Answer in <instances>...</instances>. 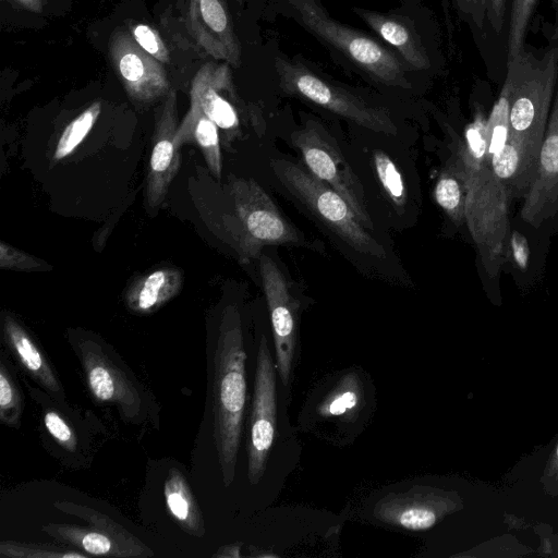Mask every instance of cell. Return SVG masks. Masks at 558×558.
<instances>
[{"label": "cell", "instance_id": "obj_1", "mask_svg": "<svg viewBox=\"0 0 558 558\" xmlns=\"http://www.w3.org/2000/svg\"><path fill=\"white\" fill-rule=\"evenodd\" d=\"M283 13L373 83L401 90L413 88V70L379 39L333 19L320 0H282Z\"/></svg>", "mask_w": 558, "mask_h": 558}, {"label": "cell", "instance_id": "obj_2", "mask_svg": "<svg viewBox=\"0 0 558 558\" xmlns=\"http://www.w3.org/2000/svg\"><path fill=\"white\" fill-rule=\"evenodd\" d=\"M245 360L240 313L225 307L213 360L214 440L223 485L235 475L242 421L246 401Z\"/></svg>", "mask_w": 558, "mask_h": 558}, {"label": "cell", "instance_id": "obj_3", "mask_svg": "<svg viewBox=\"0 0 558 558\" xmlns=\"http://www.w3.org/2000/svg\"><path fill=\"white\" fill-rule=\"evenodd\" d=\"M506 74L512 90L505 142L513 144L536 171L558 85V48L548 46L541 57L524 50L507 61Z\"/></svg>", "mask_w": 558, "mask_h": 558}, {"label": "cell", "instance_id": "obj_4", "mask_svg": "<svg viewBox=\"0 0 558 558\" xmlns=\"http://www.w3.org/2000/svg\"><path fill=\"white\" fill-rule=\"evenodd\" d=\"M275 72L279 88L376 133L396 135L390 110L333 81L300 57L278 54Z\"/></svg>", "mask_w": 558, "mask_h": 558}, {"label": "cell", "instance_id": "obj_5", "mask_svg": "<svg viewBox=\"0 0 558 558\" xmlns=\"http://www.w3.org/2000/svg\"><path fill=\"white\" fill-rule=\"evenodd\" d=\"M456 161L465 183L464 220L487 270H498L508 232V193L490 168L489 159L458 150Z\"/></svg>", "mask_w": 558, "mask_h": 558}, {"label": "cell", "instance_id": "obj_6", "mask_svg": "<svg viewBox=\"0 0 558 558\" xmlns=\"http://www.w3.org/2000/svg\"><path fill=\"white\" fill-rule=\"evenodd\" d=\"M271 167L284 187L351 248L366 256L386 257L383 244L371 235L350 205L329 185L286 159L271 161Z\"/></svg>", "mask_w": 558, "mask_h": 558}, {"label": "cell", "instance_id": "obj_7", "mask_svg": "<svg viewBox=\"0 0 558 558\" xmlns=\"http://www.w3.org/2000/svg\"><path fill=\"white\" fill-rule=\"evenodd\" d=\"M228 190L241 230L238 256L242 264L259 257L265 245L306 243L257 182L230 174Z\"/></svg>", "mask_w": 558, "mask_h": 558}, {"label": "cell", "instance_id": "obj_8", "mask_svg": "<svg viewBox=\"0 0 558 558\" xmlns=\"http://www.w3.org/2000/svg\"><path fill=\"white\" fill-rule=\"evenodd\" d=\"M59 511L85 521L86 525L49 523L41 530L59 543L88 556L151 557L154 551L121 524L102 512L68 500H56Z\"/></svg>", "mask_w": 558, "mask_h": 558}, {"label": "cell", "instance_id": "obj_9", "mask_svg": "<svg viewBox=\"0 0 558 558\" xmlns=\"http://www.w3.org/2000/svg\"><path fill=\"white\" fill-rule=\"evenodd\" d=\"M308 172L335 190L352 208L366 229H374L365 203L363 185L343 158L331 135L317 121L308 119L291 134Z\"/></svg>", "mask_w": 558, "mask_h": 558}, {"label": "cell", "instance_id": "obj_10", "mask_svg": "<svg viewBox=\"0 0 558 558\" xmlns=\"http://www.w3.org/2000/svg\"><path fill=\"white\" fill-rule=\"evenodd\" d=\"M276 373L266 338L259 342L254 396L247 440V476L251 484L262 478L276 433Z\"/></svg>", "mask_w": 558, "mask_h": 558}, {"label": "cell", "instance_id": "obj_11", "mask_svg": "<svg viewBox=\"0 0 558 558\" xmlns=\"http://www.w3.org/2000/svg\"><path fill=\"white\" fill-rule=\"evenodd\" d=\"M109 57L128 96L147 104L163 98L170 90L160 61L147 53L125 31H116L109 40Z\"/></svg>", "mask_w": 558, "mask_h": 558}, {"label": "cell", "instance_id": "obj_12", "mask_svg": "<svg viewBox=\"0 0 558 558\" xmlns=\"http://www.w3.org/2000/svg\"><path fill=\"white\" fill-rule=\"evenodd\" d=\"M351 10L379 39L395 49L413 71L430 73L436 69L432 41L425 36L416 17L405 8L388 12L363 7H352Z\"/></svg>", "mask_w": 558, "mask_h": 558}, {"label": "cell", "instance_id": "obj_13", "mask_svg": "<svg viewBox=\"0 0 558 558\" xmlns=\"http://www.w3.org/2000/svg\"><path fill=\"white\" fill-rule=\"evenodd\" d=\"M87 388L98 403L114 404L126 420L140 414L142 398L136 386L94 340L78 343Z\"/></svg>", "mask_w": 558, "mask_h": 558}, {"label": "cell", "instance_id": "obj_14", "mask_svg": "<svg viewBox=\"0 0 558 558\" xmlns=\"http://www.w3.org/2000/svg\"><path fill=\"white\" fill-rule=\"evenodd\" d=\"M259 271L271 319L277 368L282 384L288 385L296 342L298 302L282 271L269 256H259Z\"/></svg>", "mask_w": 558, "mask_h": 558}, {"label": "cell", "instance_id": "obj_15", "mask_svg": "<svg viewBox=\"0 0 558 558\" xmlns=\"http://www.w3.org/2000/svg\"><path fill=\"white\" fill-rule=\"evenodd\" d=\"M178 123L177 92L170 88L155 113L151 151L146 183V204L158 210L181 166V155L174 144Z\"/></svg>", "mask_w": 558, "mask_h": 558}, {"label": "cell", "instance_id": "obj_16", "mask_svg": "<svg viewBox=\"0 0 558 558\" xmlns=\"http://www.w3.org/2000/svg\"><path fill=\"white\" fill-rule=\"evenodd\" d=\"M190 99L223 132L226 143L240 135L241 99L228 62L205 63L193 77Z\"/></svg>", "mask_w": 558, "mask_h": 558}, {"label": "cell", "instance_id": "obj_17", "mask_svg": "<svg viewBox=\"0 0 558 558\" xmlns=\"http://www.w3.org/2000/svg\"><path fill=\"white\" fill-rule=\"evenodd\" d=\"M558 211V85L539 149L532 183L524 195L521 218L538 228Z\"/></svg>", "mask_w": 558, "mask_h": 558}, {"label": "cell", "instance_id": "obj_18", "mask_svg": "<svg viewBox=\"0 0 558 558\" xmlns=\"http://www.w3.org/2000/svg\"><path fill=\"white\" fill-rule=\"evenodd\" d=\"M186 26L207 54L240 66L241 45L226 0H189Z\"/></svg>", "mask_w": 558, "mask_h": 558}, {"label": "cell", "instance_id": "obj_19", "mask_svg": "<svg viewBox=\"0 0 558 558\" xmlns=\"http://www.w3.org/2000/svg\"><path fill=\"white\" fill-rule=\"evenodd\" d=\"M437 506L436 496L415 486L408 492L384 497L376 504L374 515L387 524L410 531H424L437 522Z\"/></svg>", "mask_w": 558, "mask_h": 558}, {"label": "cell", "instance_id": "obj_20", "mask_svg": "<svg viewBox=\"0 0 558 558\" xmlns=\"http://www.w3.org/2000/svg\"><path fill=\"white\" fill-rule=\"evenodd\" d=\"M3 339L24 372L56 398L63 390L45 354L26 329L10 314L2 313Z\"/></svg>", "mask_w": 558, "mask_h": 558}, {"label": "cell", "instance_id": "obj_21", "mask_svg": "<svg viewBox=\"0 0 558 558\" xmlns=\"http://www.w3.org/2000/svg\"><path fill=\"white\" fill-rule=\"evenodd\" d=\"M183 274L175 267H162L136 278L125 292L128 308L148 315L172 300L182 289Z\"/></svg>", "mask_w": 558, "mask_h": 558}, {"label": "cell", "instance_id": "obj_22", "mask_svg": "<svg viewBox=\"0 0 558 558\" xmlns=\"http://www.w3.org/2000/svg\"><path fill=\"white\" fill-rule=\"evenodd\" d=\"M174 144L178 149L182 145H197L210 173L220 180L222 162L219 128L197 106L190 104L189 111L177 129Z\"/></svg>", "mask_w": 558, "mask_h": 558}, {"label": "cell", "instance_id": "obj_23", "mask_svg": "<svg viewBox=\"0 0 558 558\" xmlns=\"http://www.w3.org/2000/svg\"><path fill=\"white\" fill-rule=\"evenodd\" d=\"M163 496L169 514L181 530L192 536L203 537L205 524L202 510L185 475L179 469H169Z\"/></svg>", "mask_w": 558, "mask_h": 558}, {"label": "cell", "instance_id": "obj_24", "mask_svg": "<svg viewBox=\"0 0 558 558\" xmlns=\"http://www.w3.org/2000/svg\"><path fill=\"white\" fill-rule=\"evenodd\" d=\"M434 195L438 205L456 223L464 220L466 190L456 159L441 172Z\"/></svg>", "mask_w": 558, "mask_h": 558}, {"label": "cell", "instance_id": "obj_25", "mask_svg": "<svg viewBox=\"0 0 558 558\" xmlns=\"http://www.w3.org/2000/svg\"><path fill=\"white\" fill-rule=\"evenodd\" d=\"M538 0H510L507 32V61L523 52L526 32Z\"/></svg>", "mask_w": 558, "mask_h": 558}, {"label": "cell", "instance_id": "obj_26", "mask_svg": "<svg viewBox=\"0 0 558 558\" xmlns=\"http://www.w3.org/2000/svg\"><path fill=\"white\" fill-rule=\"evenodd\" d=\"M100 112L101 102L94 101L66 125L56 146V160L68 157L76 149L93 129Z\"/></svg>", "mask_w": 558, "mask_h": 558}, {"label": "cell", "instance_id": "obj_27", "mask_svg": "<svg viewBox=\"0 0 558 558\" xmlns=\"http://www.w3.org/2000/svg\"><path fill=\"white\" fill-rule=\"evenodd\" d=\"M0 556L9 558H86L87 554L52 544L22 543L2 541Z\"/></svg>", "mask_w": 558, "mask_h": 558}, {"label": "cell", "instance_id": "obj_28", "mask_svg": "<svg viewBox=\"0 0 558 558\" xmlns=\"http://www.w3.org/2000/svg\"><path fill=\"white\" fill-rule=\"evenodd\" d=\"M373 162L377 177L387 196L396 207L404 206L407 189L393 160L383 150H375Z\"/></svg>", "mask_w": 558, "mask_h": 558}, {"label": "cell", "instance_id": "obj_29", "mask_svg": "<svg viewBox=\"0 0 558 558\" xmlns=\"http://www.w3.org/2000/svg\"><path fill=\"white\" fill-rule=\"evenodd\" d=\"M23 410L22 396L10 371L2 361L0 364V420L12 427L20 426Z\"/></svg>", "mask_w": 558, "mask_h": 558}, {"label": "cell", "instance_id": "obj_30", "mask_svg": "<svg viewBox=\"0 0 558 558\" xmlns=\"http://www.w3.org/2000/svg\"><path fill=\"white\" fill-rule=\"evenodd\" d=\"M0 267L15 271H45L52 268L45 260L15 248L3 241L0 244Z\"/></svg>", "mask_w": 558, "mask_h": 558}, {"label": "cell", "instance_id": "obj_31", "mask_svg": "<svg viewBox=\"0 0 558 558\" xmlns=\"http://www.w3.org/2000/svg\"><path fill=\"white\" fill-rule=\"evenodd\" d=\"M129 31L134 40L151 57L161 63L170 60L169 50L157 29L145 23H131Z\"/></svg>", "mask_w": 558, "mask_h": 558}, {"label": "cell", "instance_id": "obj_32", "mask_svg": "<svg viewBox=\"0 0 558 558\" xmlns=\"http://www.w3.org/2000/svg\"><path fill=\"white\" fill-rule=\"evenodd\" d=\"M45 427L50 436L65 450L74 452L77 447V440L74 430L54 410L46 411L44 415Z\"/></svg>", "mask_w": 558, "mask_h": 558}, {"label": "cell", "instance_id": "obj_33", "mask_svg": "<svg viewBox=\"0 0 558 558\" xmlns=\"http://www.w3.org/2000/svg\"><path fill=\"white\" fill-rule=\"evenodd\" d=\"M460 17L475 32H483L487 24L488 0H452Z\"/></svg>", "mask_w": 558, "mask_h": 558}, {"label": "cell", "instance_id": "obj_34", "mask_svg": "<svg viewBox=\"0 0 558 558\" xmlns=\"http://www.w3.org/2000/svg\"><path fill=\"white\" fill-rule=\"evenodd\" d=\"M357 403V395L351 388H341L328 401L324 402L319 412L327 416H339L351 410Z\"/></svg>", "mask_w": 558, "mask_h": 558}, {"label": "cell", "instance_id": "obj_35", "mask_svg": "<svg viewBox=\"0 0 558 558\" xmlns=\"http://www.w3.org/2000/svg\"><path fill=\"white\" fill-rule=\"evenodd\" d=\"M508 0H488L487 24L499 35L505 26Z\"/></svg>", "mask_w": 558, "mask_h": 558}, {"label": "cell", "instance_id": "obj_36", "mask_svg": "<svg viewBox=\"0 0 558 558\" xmlns=\"http://www.w3.org/2000/svg\"><path fill=\"white\" fill-rule=\"evenodd\" d=\"M15 7L33 12V13H41L44 11L46 0H9Z\"/></svg>", "mask_w": 558, "mask_h": 558}, {"label": "cell", "instance_id": "obj_37", "mask_svg": "<svg viewBox=\"0 0 558 558\" xmlns=\"http://www.w3.org/2000/svg\"><path fill=\"white\" fill-rule=\"evenodd\" d=\"M549 46L558 48V0H555V19L548 37Z\"/></svg>", "mask_w": 558, "mask_h": 558}, {"label": "cell", "instance_id": "obj_38", "mask_svg": "<svg viewBox=\"0 0 558 558\" xmlns=\"http://www.w3.org/2000/svg\"><path fill=\"white\" fill-rule=\"evenodd\" d=\"M239 3L243 2L244 0H236Z\"/></svg>", "mask_w": 558, "mask_h": 558}, {"label": "cell", "instance_id": "obj_39", "mask_svg": "<svg viewBox=\"0 0 558 558\" xmlns=\"http://www.w3.org/2000/svg\"><path fill=\"white\" fill-rule=\"evenodd\" d=\"M557 456H558V447H557Z\"/></svg>", "mask_w": 558, "mask_h": 558}]
</instances>
